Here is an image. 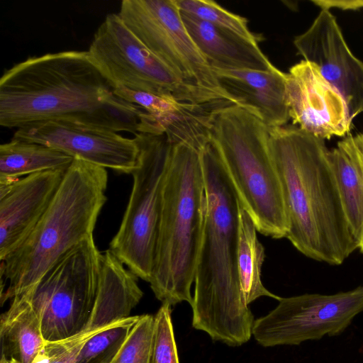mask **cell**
<instances>
[{
    "instance_id": "6da1fadb",
    "label": "cell",
    "mask_w": 363,
    "mask_h": 363,
    "mask_svg": "<svg viewBox=\"0 0 363 363\" xmlns=\"http://www.w3.org/2000/svg\"><path fill=\"white\" fill-rule=\"evenodd\" d=\"M199 152L206 209L191 304L192 326L215 341L240 346L252 335L255 320L238 270L240 200L216 141L211 138Z\"/></svg>"
},
{
    "instance_id": "7a4b0ae2",
    "label": "cell",
    "mask_w": 363,
    "mask_h": 363,
    "mask_svg": "<svg viewBox=\"0 0 363 363\" xmlns=\"http://www.w3.org/2000/svg\"><path fill=\"white\" fill-rule=\"evenodd\" d=\"M271 155L288 221L286 238L306 257L340 265L357 249L330 150L295 125L269 128Z\"/></svg>"
},
{
    "instance_id": "3957f363",
    "label": "cell",
    "mask_w": 363,
    "mask_h": 363,
    "mask_svg": "<svg viewBox=\"0 0 363 363\" xmlns=\"http://www.w3.org/2000/svg\"><path fill=\"white\" fill-rule=\"evenodd\" d=\"M106 169L74 158L48 209L26 240L1 261V299L34 286L69 250L93 236L107 198Z\"/></svg>"
},
{
    "instance_id": "277c9868",
    "label": "cell",
    "mask_w": 363,
    "mask_h": 363,
    "mask_svg": "<svg viewBox=\"0 0 363 363\" xmlns=\"http://www.w3.org/2000/svg\"><path fill=\"white\" fill-rule=\"evenodd\" d=\"M113 91L88 51L28 57L0 79V125L18 129L89 112Z\"/></svg>"
},
{
    "instance_id": "5b68a950",
    "label": "cell",
    "mask_w": 363,
    "mask_h": 363,
    "mask_svg": "<svg viewBox=\"0 0 363 363\" xmlns=\"http://www.w3.org/2000/svg\"><path fill=\"white\" fill-rule=\"evenodd\" d=\"M206 209L200 152L172 144L165 179L160 227L150 285L155 297L172 306L193 296L196 264Z\"/></svg>"
},
{
    "instance_id": "8992f818",
    "label": "cell",
    "mask_w": 363,
    "mask_h": 363,
    "mask_svg": "<svg viewBox=\"0 0 363 363\" xmlns=\"http://www.w3.org/2000/svg\"><path fill=\"white\" fill-rule=\"evenodd\" d=\"M211 136L257 231L275 239L286 238L288 221L269 128L247 110L225 104L211 113Z\"/></svg>"
},
{
    "instance_id": "52a82bcc",
    "label": "cell",
    "mask_w": 363,
    "mask_h": 363,
    "mask_svg": "<svg viewBox=\"0 0 363 363\" xmlns=\"http://www.w3.org/2000/svg\"><path fill=\"white\" fill-rule=\"evenodd\" d=\"M138 163L128 203L108 250L138 278H151L163 189L172 144L165 135L138 133Z\"/></svg>"
},
{
    "instance_id": "ba28073f",
    "label": "cell",
    "mask_w": 363,
    "mask_h": 363,
    "mask_svg": "<svg viewBox=\"0 0 363 363\" xmlns=\"http://www.w3.org/2000/svg\"><path fill=\"white\" fill-rule=\"evenodd\" d=\"M101 255L91 236L25 291L40 320L45 341L62 340L86 328L99 293Z\"/></svg>"
},
{
    "instance_id": "9c48e42d",
    "label": "cell",
    "mask_w": 363,
    "mask_h": 363,
    "mask_svg": "<svg viewBox=\"0 0 363 363\" xmlns=\"http://www.w3.org/2000/svg\"><path fill=\"white\" fill-rule=\"evenodd\" d=\"M87 51L113 89L123 86L198 104L221 101L179 77L133 33L118 13L105 17Z\"/></svg>"
},
{
    "instance_id": "30bf717a",
    "label": "cell",
    "mask_w": 363,
    "mask_h": 363,
    "mask_svg": "<svg viewBox=\"0 0 363 363\" xmlns=\"http://www.w3.org/2000/svg\"><path fill=\"white\" fill-rule=\"evenodd\" d=\"M118 14L133 33L187 84L217 100L231 103L188 33L175 0H123Z\"/></svg>"
},
{
    "instance_id": "8fae6325",
    "label": "cell",
    "mask_w": 363,
    "mask_h": 363,
    "mask_svg": "<svg viewBox=\"0 0 363 363\" xmlns=\"http://www.w3.org/2000/svg\"><path fill=\"white\" fill-rule=\"evenodd\" d=\"M363 311V286L333 294H305L281 298L255 320L252 335L264 347L299 345L342 334Z\"/></svg>"
},
{
    "instance_id": "7c38bea8",
    "label": "cell",
    "mask_w": 363,
    "mask_h": 363,
    "mask_svg": "<svg viewBox=\"0 0 363 363\" xmlns=\"http://www.w3.org/2000/svg\"><path fill=\"white\" fill-rule=\"evenodd\" d=\"M12 139L44 145L105 169L132 174L139 155L135 138L62 117L31 123Z\"/></svg>"
},
{
    "instance_id": "4fadbf2b",
    "label": "cell",
    "mask_w": 363,
    "mask_h": 363,
    "mask_svg": "<svg viewBox=\"0 0 363 363\" xmlns=\"http://www.w3.org/2000/svg\"><path fill=\"white\" fill-rule=\"evenodd\" d=\"M286 101L293 125L320 139L347 136L352 118L340 92L304 60L287 74Z\"/></svg>"
},
{
    "instance_id": "5bb4252c",
    "label": "cell",
    "mask_w": 363,
    "mask_h": 363,
    "mask_svg": "<svg viewBox=\"0 0 363 363\" xmlns=\"http://www.w3.org/2000/svg\"><path fill=\"white\" fill-rule=\"evenodd\" d=\"M294 44L303 60L314 64L340 92L352 120L363 112V62L349 48L330 11L321 10Z\"/></svg>"
},
{
    "instance_id": "9a60e30c",
    "label": "cell",
    "mask_w": 363,
    "mask_h": 363,
    "mask_svg": "<svg viewBox=\"0 0 363 363\" xmlns=\"http://www.w3.org/2000/svg\"><path fill=\"white\" fill-rule=\"evenodd\" d=\"M67 169L33 174L0 184V260L29 235L51 203Z\"/></svg>"
},
{
    "instance_id": "2e32d148",
    "label": "cell",
    "mask_w": 363,
    "mask_h": 363,
    "mask_svg": "<svg viewBox=\"0 0 363 363\" xmlns=\"http://www.w3.org/2000/svg\"><path fill=\"white\" fill-rule=\"evenodd\" d=\"M213 70L230 101L255 115L268 128L284 125L290 119L286 101L287 74L277 67L269 72Z\"/></svg>"
},
{
    "instance_id": "e0dca14e",
    "label": "cell",
    "mask_w": 363,
    "mask_h": 363,
    "mask_svg": "<svg viewBox=\"0 0 363 363\" xmlns=\"http://www.w3.org/2000/svg\"><path fill=\"white\" fill-rule=\"evenodd\" d=\"M181 14L188 33L212 69L269 72L276 68L257 43L227 29Z\"/></svg>"
},
{
    "instance_id": "ac0fdd59",
    "label": "cell",
    "mask_w": 363,
    "mask_h": 363,
    "mask_svg": "<svg viewBox=\"0 0 363 363\" xmlns=\"http://www.w3.org/2000/svg\"><path fill=\"white\" fill-rule=\"evenodd\" d=\"M113 92L144 108L152 117L153 135H165L173 143L191 138L202 125L204 104L182 102L168 96L123 86L114 88Z\"/></svg>"
},
{
    "instance_id": "d6986e66",
    "label": "cell",
    "mask_w": 363,
    "mask_h": 363,
    "mask_svg": "<svg viewBox=\"0 0 363 363\" xmlns=\"http://www.w3.org/2000/svg\"><path fill=\"white\" fill-rule=\"evenodd\" d=\"M1 360L9 363H32L46 342L40 320L28 294L11 298L1 316Z\"/></svg>"
},
{
    "instance_id": "ffe728a7",
    "label": "cell",
    "mask_w": 363,
    "mask_h": 363,
    "mask_svg": "<svg viewBox=\"0 0 363 363\" xmlns=\"http://www.w3.org/2000/svg\"><path fill=\"white\" fill-rule=\"evenodd\" d=\"M348 226L357 249L363 254V155L352 135L330 150Z\"/></svg>"
},
{
    "instance_id": "44dd1931",
    "label": "cell",
    "mask_w": 363,
    "mask_h": 363,
    "mask_svg": "<svg viewBox=\"0 0 363 363\" xmlns=\"http://www.w3.org/2000/svg\"><path fill=\"white\" fill-rule=\"evenodd\" d=\"M74 158L52 147L11 139L0 145V184L42 172L67 169Z\"/></svg>"
},
{
    "instance_id": "7402d4cb",
    "label": "cell",
    "mask_w": 363,
    "mask_h": 363,
    "mask_svg": "<svg viewBox=\"0 0 363 363\" xmlns=\"http://www.w3.org/2000/svg\"><path fill=\"white\" fill-rule=\"evenodd\" d=\"M238 211V270L245 301L247 305L262 296L279 301L281 297L271 293L262 283L264 248L258 240L255 223L240 201Z\"/></svg>"
},
{
    "instance_id": "603a6c76",
    "label": "cell",
    "mask_w": 363,
    "mask_h": 363,
    "mask_svg": "<svg viewBox=\"0 0 363 363\" xmlns=\"http://www.w3.org/2000/svg\"><path fill=\"white\" fill-rule=\"evenodd\" d=\"M67 118L115 133L125 131L134 135L150 134V115L141 106L113 94L91 111Z\"/></svg>"
},
{
    "instance_id": "cb8c5ba5",
    "label": "cell",
    "mask_w": 363,
    "mask_h": 363,
    "mask_svg": "<svg viewBox=\"0 0 363 363\" xmlns=\"http://www.w3.org/2000/svg\"><path fill=\"white\" fill-rule=\"evenodd\" d=\"M181 13L227 29L252 43L261 38L252 33L247 18L233 13L211 0H175Z\"/></svg>"
},
{
    "instance_id": "d4e9b609",
    "label": "cell",
    "mask_w": 363,
    "mask_h": 363,
    "mask_svg": "<svg viewBox=\"0 0 363 363\" xmlns=\"http://www.w3.org/2000/svg\"><path fill=\"white\" fill-rule=\"evenodd\" d=\"M139 315L110 324L91 337L81 350L75 363H111Z\"/></svg>"
},
{
    "instance_id": "484cf974",
    "label": "cell",
    "mask_w": 363,
    "mask_h": 363,
    "mask_svg": "<svg viewBox=\"0 0 363 363\" xmlns=\"http://www.w3.org/2000/svg\"><path fill=\"white\" fill-rule=\"evenodd\" d=\"M154 329V315H139L111 363H150Z\"/></svg>"
},
{
    "instance_id": "4316f807",
    "label": "cell",
    "mask_w": 363,
    "mask_h": 363,
    "mask_svg": "<svg viewBox=\"0 0 363 363\" xmlns=\"http://www.w3.org/2000/svg\"><path fill=\"white\" fill-rule=\"evenodd\" d=\"M155 316L150 363H179L171 317V306L162 303Z\"/></svg>"
},
{
    "instance_id": "83f0119b",
    "label": "cell",
    "mask_w": 363,
    "mask_h": 363,
    "mask_svg": "<svg viewBox=\"0 0 363 363\" xmlns=\"http://www.w3.org/2000/svg\"><path fill=\"white\" fill-rule=\"evenodd\" d=\"M312 3L321 10L337 9L342 11L363 9V0H313Z\"/></svg>"
},
{
    "instance_id": "f1b7e54d",
    "label": "cell",
    "mask_w": 363,
    "mask_h": 363,
    "mask_svg": "<svg viewBox=\"0 0 363 363\" xmlns=\"http://www.w3.org/2000/svg\"><path fill=\"white\" fill-rule=\"evenodd\" d=\"M352 137L357 148L363 155V133H358Z\"/></svg>"
},
{
    "instance_id": "f546056e",
    "label": "cell",
    "mask_w": 363,
    "mask_h": 363,
    "mask_svg": "<svg viewBox=\"0 0 363 363\" xmlns=\"http://www.w3.org/2000/svg\"><path fill=\"white\" fill-rule=\"evenodd\" d=\"M0 363H9V362H6V361H2V360H1V361H0Z\"/></svg>"
}]
</instances>
